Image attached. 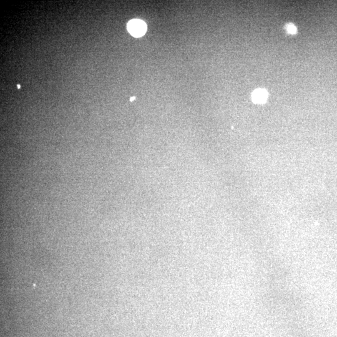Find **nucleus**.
Wrapping results in <instances>:
<instances>
[{
    "label": "nucleus",
    "mask_w": 337,
    "mask_h": 337,
    "mask_svg": "<svg viewBox=\"0 0 337 337\" xmlns=\"http://www.w3.org/2000/svg\"><path fill=\"white\" fill-rule=\"evenodd\" d=\"M127 30L132 36L139 38L144 35L147 31V25L143 20L134 19L129 21Z\"/></svg>",
    "instance_id": "obj_1"
},
{
    "label": "nucleus",
    "mask_w": 337,
    "mask_h": 337,
    "mask_svg": "<svg viewBox=\"0 0 337 337\" xmlns=\"http://www.w3.org/2000/svg\"><path fill=\"white\" fill-rule=\"evenodd\" d=\"M267 96V92L265 89H258L253 92L252 99L255 103H263L266 101Z\"/></svg>",
    "instance_id": "obj_2"
},
{
    "label": "nucleus",
    "mask_w": 337,
    "mask_h": 337,
    "mask_svg": "<svg viewBox=\"0 0 337 337\" xmlns=\"http://www.w3.org/2000/svg\"><path fill=\"white\" fill-rule=\"evenodd\" d=\"M286 29L287 30L288 33L290 34H295L297 32L296 27L292 24H288L286 26Z\"/></svg>",
    "instance_id": "obj_3"
},
{
    "label": "nucleus",
    "mask_w": 337,
    "mask_h": 337,
    "mask_svg": "<svg viewBox=\"0 0 337 337\" xmlns=\"http://www.w3.org/2000/svg\"><path fill=\"white\" fill-rule=\"evenodd\" d=\"M134 99H135V97H131V99H130V101H134Z\"/></svg>",
    "instance_id": "obj_4"
},
{
    "label": "nucleus",
    "mask_w": 337,
    "mask_h": 337,
    "mask_svg": "<svg viewBox=\"0 0 337 337\" xmlns=\"http://www.w3.org/2000/svg\"><path fill=\"white\" fill-rule=\"evenodd\" d=\"M17 87H18V89H19L21 86H20V85H19V84H18V85H17Z\"/></svg>",
    "instance_id": "obj_5"
}]
</instances>
